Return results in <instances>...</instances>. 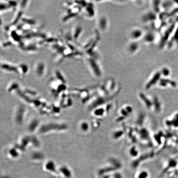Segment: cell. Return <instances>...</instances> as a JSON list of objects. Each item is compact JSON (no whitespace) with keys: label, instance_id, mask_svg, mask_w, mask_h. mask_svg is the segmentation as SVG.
Returning <instances> with one entry per match:
<instances>
[{"label":"cell","instance_id":"7","mask_svg":"<svg viewBox=\"0 0 178 178\" xmlns=\"http://www.w3.org/2000/svg\"><path fill=\"white\" fill-rule=\"evenodd\" d=\"M77 13H68L67 15L64 17L62 19V21L65 22L69 20L72 18L74 17L77 15Z\"/></svg>","mask_w":178,"mask_h":178},{"label":"cell","instance_id":"5","mask_svg":"<svg viewBox=\"0 0 178 178\" xmlns=\"http://www.w3.org/2000/svg\"><path fill=\"white\" fill-rule=\"evenodd\" d=\"M21 20L25 24H28L29 25H34L36 24L35 21L34 19H28L26 18H22Z\"/></svg>","mask_w":178,"mask_h":178},{"label":"cell","instance_id":"9","mask_svg":"<svg viewBox=\"0 0 178 178\" xmlns=\"http://www.w3.org/2000/svg\"><path fill=\"white\" fill-rule=\"evenodd\" d=\"M55 75L56 76V78L58 79L59 80H60L63 82H65V80L64 78V77H63V75L61 74V72L58 70H56L55 71Z\"/></svg>","mask_w":178,"mask_h":178},{"label":"cell","instance_id":"6","mask_svg":"<svg viewBox=\"0 0 178 178\" xmlns=\"http://www.w3.org/2000/svg\"><path fill=\"white\" fill-rule=\"evenodd\" d=\"M19 70L20 71V72L22 73L23 74H25L27 73L28 71V67L26 64H20L18 67Z\"/></svg>","mask_w":178,"mask_h":178},{"label":"cell","instance_id":"13","mask_svg":"<svg viewBox=\"0 0 178 178\" xmlns=\"http://www.w3.org/2000/svg\"><path fill=\"white\" fill-rule=\"evenodd\" d=\"M8 4L10 8L15 7L17 6V2L16 1H8Z\"/></svg>","mask_w":178,"mask_h":178},{"label":"cell","instance_id":"11","mask_svg":"<svg viewBox=\"0 0 178 178\" xmlns=\"http://www.w3.org/2000/svg\"><path fill=\"white\" fill-rule=\"evenodd\" d=\"M23 49L26 51H34L37 50V48L35 45H30L23 48Z\"/></svg>","mask_w":178,"mask_h":178},{"label":"cell","instance_id":"14","mask_svg":"<svg viewBox=\"0 0 178 178\" xmlns=\"http://www.w3.org/2000/svg\"><path fill=\"white\" fill-rule=\"evenodd\" d=\"M28 2V1H27V0H23V1H22L21 3H20V6H21V8H25L26 7L27 4Z\"/></svg>","mask_w":178,"mask_h":178},{"label":"cell","instance_id":"8","mask_svg":"<svg viewBox=\"0 0 178 178\" xmlns=\"http://www.w3.org/2000/svg\"><path fill=\"white\" fill-rule=\"evenodd\" d=\"M135 178H150V177L147 172H142L137 174Z\"/></svg>","mask_w":178,"mask_h":178},{"label":"cell","instance_id":"10","mask_svg":"<svg viewBox=\"0 0 178 178\" xmlns=\"http://www.w3.org/2000/svg\"><path fill=\"white\" fill-rule=\"evenodd\" d=\"M22 15V11H20L18 13L17 15L16 16V18H15L14 20L13 21V22L12 23V25H16L18 22L19 21V20L22 19V18H21V17Z\"/></svg>","mask_w":178,"mask_h":178},{"label":"cell","instance_id":"3","mask_svg":"<svg viewBox=\"0 0 178 178\" xmlns=\"http://www.w3.org/2000/svg\"><path fill=\"white\" fill-rule=\"evenodd\" d=\"M82 27L80 26H78L75 27V30H74V34L73 35L74 39L75 40H77L79 36L80 35L81 33L82 32Z\"/></svg>","mask_w":178,"mask_h":178},{"label":"cell","instance_id":"4","mask_svg":"<svg viewBox=\"0 0 178 178\" xmlns=\"http://www.w3.org/2000/svg\"><path fill=\"white\" fill-rule=\"evenodd\" d=\"M11 37L16 42H20L21 40L20 35H19L17 32H16L15 30H12L11 32Z\"/></svg>","mask_w":178,"mask_h":178},{"label":"cell","instance_id":"1","mask_svg":"<svg viewBox=\"0 0 178 178\" xmlns=\"http://www.w3.org/2000/svg\"><path fill=\"white\" fill-rule=\"evenodd\" d=\"M45 64L43 62H39L36 64L35 68V74L39 77L42 76L45 73Z\"/></svg>","mask_w":178,"mask_h":178},{"label":"cell","instance_id":"12","mask_svg":"<svg viewBox=\"0 0 178 178\" xmlns=\"http://www.w3.org/2000/svg\"><path fill=\"white\" fill-rule=\"evenodd\" d=\"M9 8H10V7L8 4H7L6 3H0V10L1 11L7 10Z\"/></svg>","mask_w":178,"mask_h":178},{"label":"cell","instance_id":"2","mask_svg":"<svg viewBox=\"0 0 178 178\" xmlns=\"http://www.w3.org/2000/svg\"><path fill=\"white\" fill-rule=\"evenodd\" d=\"M1 67L2 69H3L4 70L10 71V72H14L17 74L19 72L18 67H17L10 64H1Z\"/></svg>","mask_w":178,"mask_h":178}]
</instances>
